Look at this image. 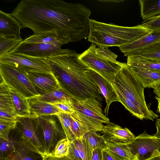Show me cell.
Returning <instances> with one entry per match:
<instances>
[{
  "instance_id": "obj_1",
  "label": "cell",
  "mask_w": 160,
  "mask_h": 160,
  "mask_svg": "<svg viewBox=\"0 0 160 160\" xmlns=\"http://www.w3.org/2000/svg\"><path fill=\"white\" fill-rule=\"evenodd\" d=\"M91 13L82 4L61 0H22L11 13L33 34L55 30L59 37L71 42L88 38Z\"/></svg>"
},
{
  "instance_id": "obj_2",
  "label": "cell",
  "mask_w": 160,
  "mask_h": 160,
  "mask_svg": "<svg viewBox=\"0 0 160 160\" xmlns=\"http://www.w3.org/2000/svg\"><path fill=\"white\" fill-rule=\"evenodd\" d=\"M80 55L69 49L47 59L60 86L75 100L93 98L102 101L101 91L87 75L89 68L79 59Z\"/></svg>"
},
{
  "instance_id": "obj_3",
  "label": "cell",
  "mask_w": 160,
  "mask_h": 160,
  "mask_svg": "<svg viewBox=\"0 0 160 160\" xmlns=\"http://www.w3.org/2000/svg\"><path fill=\"white\" fill-rule=\"evenodd\" d=\"M111 84L118 102L133 115L142 120L154 121L158 117L147 105L144 88L127 63H122Z\"/></svg>"
},
{
  "instance_id": "obj_4",
  "label": "cell",
  "mask_w": 160,
  "mask_h": 160,
  "mask_svg": "<svg viewBox=\"0 0 160 160\" xmlns=\"http://www.w3.org/2000/svg\"><path fill=\"white\" fill-rule=\"evenodd\" d=\"M152 31L142 24L123 27L90 19L88 41L99 47H119L137 40Z\"/></svg>"
},
{
  "instance_id": "obj_5",
  "label": "cell",
  "mask_w": 160,
  "mask_h": 160,
  "mask_svg": "<svg viewBox=\"0 0 160 160\" xmlns=\"http://www.w3.org/2000/svg\"><path fill=\"white\" fill-rule=\"evenodd\" d=\"M117 57L108 48H97L92 43L87 50L80 54L79 59L90 69L111 83L122 67V62L117 60Z\"/></svg>"
},
{
  "instance_id": "obj_6",
  "label": "cell",
  "mask_w": 160,
  "mask_h": 160,
  "mask_svg": "<svg viewBox=\"0 0 160 160\" xmlns=\"http://www.w3.org/2000/svg\"><path fill=\"white\" fill-rule=\"evenodd\" d=\"M15 128L19 145L45 156L37 117H17Z\"/></svg>"
},
{
  "instance_id": "obj_7",
  "label": "cell",
  "mask_w": 160,
  "mask_h": 160,
  "mask_svg": "<svg viewBox=\"0 0 160 160\" xmlns=\"http://www.w3.org/2000/svg\"><path fill=\"white\" fill-rule=\"evenodd\" d=\"M73 104L76 113L89 131L102 132L104 123L110 122L103 113L100 102L93 98L75 100Z\"/></svg>"
},
{
  "instance_id": "obj_8",
  "label": "cell",
  "mask_w": 160,
  "mask_h": 160,
  "mask_svg": "<svg viewBox=\"0 0 160 160\" xmlns=\"http://www.w3.org/2000/svg\"><path fill=\"white\" fill-rule=\"evenodd\" d=\"M1 80L25 98H37L40 95L28 79L25 71L0 63Z\"/></svg>"
},
{
  "instance_id": "obj_9",
  "label": "cell",
  "mask_w": 160,
  "mask_h": 160,
  "mask_svg": "<svg viewBox=\"0 0 160 160\" xmlns=\"http://www.w3.org/2000/svg\"><path fill=\"white\" fill-rule=\"evenodd\" d=\"M37 119L45 156L53 151L58 141L66 137L57 115H42Z\"/></svg>"
},
{
  "instance_id": "obj_10",
  "label": "cell",
  "mask_w": 160,
  "mask_h": 160,
  "mask_svg": "<svg viewBox=\"0 0 160 160\" xmlns=\"http://www.w3.org/2000/svg\"><path fill=\"white\" fill-rule=\"evenodd\" d=\"M0 63L26 72H52L46 58L34 57L14 52H9L0 56Z\"/></svg>"
},
{
  "instance_id": "obj_11",
  "label": "cell",
  "mask_w": 160,
  "mask_h": 160,
  "mask_svg": "<svg viewBox=\"0 0 160 160\" xmlns=\"http://www.w3.org/2000/svg\"><path fill=\"white\" fill-rule=\"evenodd\" d=\"M127 145L136 160H148L160 155V139L146 131Z\"/></svg>"
},
{
  "instance_id": "obj_12",
  "label": "cell",
  "mask_w": 160,
  "mask_h": 160,
  "mask_svg": "<svg viewBox=\"0 0 160 160\" xmlns=\"http://www.w3.org/2000/svg\"><path fill=\"white\" fill-rule=\"evenodd\" d=\"M69 49H62L53 45L42 43H27L22 41L10 52L31 57L47 58L67 52Z\"/></svg>"
},
{
  "instance_id": "obj_13",
  "label": "cell",
  "mask_w": 160,
  "mask_h": 160,
  "mask_svg": "<svg viewBox=\"0 0 160 160\" xmlns=\"http://www.w3.org/2000/svg\"><path fill=\"white\" fill-rule=\"evenodd\" d=\"M26 72L30 82L40 95L61 87L52 72Z\"/></svg>"
},
{
  "instance_id": "obj_14",
  "label": "cell",
  "mask_w": 160,
  "mask_h": 160,
  "mask_svg": "<svg viewBox=\"0 0 160 160\" xmlns=\"http://www.w3.org/2000/svg\"><path fill=\"white\" fill-rule=\"evenodd\" d=\"M86 73L90 79L99 87L105 99L106 105L104 113L107 116L111 104L113 102L119 101L117 94L111 83L100 74L90 69Z\"/></svg>"
},
{
  "instance_id": "obj_15",
  "label": "cell",
  "mask_w": 160,
  "mask_h": 160,
  "mask_svg": "<svg viewBox=\"0 0 160 160\" xmlns=\"http://www.w3.org/2000/svg\"><path fill=\"white\" fill-rule=\"evenodd\" d=\"M102 135L106 141L127 144L135 138L134 134L128 128L109 122L104 125Z\"/></svg>"
},
{
  "instance_id": "obj_16",
  "label": "cell",
  "mask_w": 160,
  "mask_h": 160,
  "mask_svg": "<svg viewBox=\"0 0 160 160\" xmlns=\"http://www.w3.org/2000/svg\"><path fill=\"white\" fill-rule=\"evenodd\" d=\"M160 42V30H152L149 33L128 44L120 47L125 56Z\"/></svg>"
},
{
  "instance_id": "obj_17",
  "label": "cell",
  "mask_w": 160,
  "mask_h": 160,
  "mask_svg": "<svg viewBox=\"0 0 160 160\" xmlns=\"http://www.w3.org/2000/svg\"><path fill=\"white\" fill-rule=\"evenodd\" d=\"M22 27L11 13L0 10V37L22 39L21 30Z\"/></svg>"
},
{
  "instance_id": "obj_18",
  "label": "cell",
  "mask_w": 160,
  "mask_h": 160,
  "mask_svg": "<svg viewBox=\"0 0 160 160\" xmlns=\"http://www.w3.org/2000/svg\"><path fill=\"white\" fill-rule=\"evenodd\" d=\"M27 43H42L61 47L62 45L71 42L70 39L59 37L56 31L33 35L23 40Z\"/></svg>"
},
{
  "instance_id": "obj_19",
  "label": "cell",
  "mask_w": 160,
  "mask_h": 160,
  "mask_svg": "<svg viewBox=\"0 0 160 160\" xmlns=\"http://www.w3.org/2000/svg\"><path fill=\"white\" fill-rule=\"evenodd\" d=\"M127 64L130 67L160 72V59L132 55L127 57Z\"/></svg>"
},
{
  "instance_id": "obj_20",
  "label": "cell",
  "mask_w": 160,
  "mask_h": 160,
  "mask_svg": "<svg viewBox=\"0 0 160 160\" xmlns=\"http://www.w3.org/2000/svg\"><path fill=\"white\" fill-rule=\"evenodd\" d=\"M130 68L144 88L153 89L160 83V72Z\"/></svg>"
},
{
  "instance_id": "obj_21",
  "label": "cell",
  "mask_w": 160,
  "mask_h": 160,
  "mask_svg": "<svg viewBox=\"0 0 160 160\" xmlns=\"http://www.w3.org/2000/svg\"><path fill=\"white\" fill-rule=\"evenodd\" d=\"M32 115L38 117L42 115H57L61 112L52 104L39 100L37 98L28 99Z\"/></svg>"
},
{
  "instance_id": "obj_22",
  "label": "cell",
  "mask_w": 160,
  "mask_h": 160,
  "mask_svg": "<svg viewBox=\"0 0 160 160\" xmlns=\"http://www.w3.org/2000/svg\"><path fill=\"white\" fill-rule=\"evenodd\" d=\"M10 93L17 117L32 116L28 99L10 88Z\"/></svg>"
},
{
  "instance_id": "obj_23",
  "label": "cell",
  "mask_w": 160,
  "mask_h": 160,
  "mask_svg": "<svg viewBox=\"0 0 160 160\" xmlns=\"http://www.w3.org/2000/svg\"><path fill=\"white\" fill-rule=\"evenodd\" d=\"M141 17L146 22L160 16V0H139Z\"/></svg>"
},
{
  "instance_id": "obj_24",
  "label": "cell",
  "mask_w": 160,
  "mask_h": 160,
  "mask_svg": "<svg viewBox=\"0 0 160 160\" xmlns=\"http://www.w3.org/2000/svg\"><path fill=\"white\" fill-rule=\"evenodd\" d=\"M106 149L118 160H136L127 144L106 141Z\"/></svg>"
},
{
  "instance_id": "obj_25",
  "label": "cell",
  "mask_w": 160,
  "mask_h": 160,
  "mask_svg": "<svg viewBox=\"0 0 160 160\" xmlns=\"http://www.w3.org/2000/svg\"><path fill=\"white\" fill-rule=\"evenodd\" d=\"M3 160H43L40 154L19 145L16 149Z\"/></svg>"
},
{
  "instance_id": "obj_26",
  "label": "cell",
  "mask_w": 160,
  "mask_h": 160,
  "mask_svg": "<svg viewBox=\"0 0 160 160\" xmlns=\"http://www.w3.org/2000/svg\"><path fill=\"white\" fill-rule=\"evenodd\" d=\"M1 81L0 109L13 113L16 115L10 93V88L3 81Z\"/></svg>"
},
{
  "instance_id": "obj_27",
  "label": "cell",
  "mask_w": 160,
  "mask_h": 160,
  "mask_svg": "<svg viewBox=\"0 0 160 160\" xmlns=\"http://www.w3.org/2000/svg\"><path fill=\"white\" fill-rule=\"evenodd\" d=\"M39 100L49 103L65 100L74 101L62 88H60L37 98Z\"/></svg>"
},
{
  "instance_id": "obj_28",
  "label": "cell",
  "mask_w": 160,
  "mask_h": 160,
  "mask_svg": "<svg viewBox=\"0 0 160 160\" xmlns=\"http://www.w3.org/2000/svg\"><path fill=\"white\" fill-rule=\"evenodd\" d=\"M95 131H89L84 137L92 151L97 148L102 150L106 148V141L102 135H100Z\"/></svg>"
},
{
  "instance_id": "obj_29",
  "label": "cell",
  "mask_w": 160,
  "mask_h": 160,
  "mask_svg": "<svg viewBox=\"0 0 160 160\" xmlns=\"http://www.w3.org/2000/svg\"><path fill=\"white\" fill-rule=\"evenodd\" d=\"M70 115L71 120L72 140L83 137L86 133L89 131L88 129L76 113Z\"/></svg>"
},
{
  "instance_id": "obj_30",
  "label": "cell",
  "mask_w": 160,
  "mask_h": 160,
  "mask_svg": "<svg viewBox=\"0 0 160 160\" xmlns=\"http://www.w3.org/2000/svg\"><path fill=\"white\" fill-rule=\"evenodd\" d=\"M72 141L82 160H92V151L84 137Z\"/></svg>"
},
{
  "instance_id": "obj_31",
  "label": "cell",
  "mask_w": 160,
  "mask_h": 160,
  "mask_svg": "<svg viewBox=\"0 0 160 160\" xmlns=\"http://www.w3.org/2000/svg\"><path fill=\"white\" fill-rule=\"evenodd\" d=\"M19 146L18 139H10L8 140L0 138L1 160H3L8 156L17 148Z\"/></svg>"
},
{
  "instance_id": "obj_32",
  "label": "cell",
  "mask_w": 160,
  "mask_h": 160,
  "mask_svg": "<svg viewBox=\"0 0 160 160\" xmlns=\"http://www.w3.org/2000/svg\"><path fill=\"white\" fill-rule=\"evenodd\" d=\"M132 55L160 59V42L134 52L129 56Z\"/></svg>"
},
{
  "instance_id": "obj_33",
  "label": "cell",
  "mask_w": 160,
  "mask_h": 160,
  "mask_svg": "<svg viewBox=\"0 0 160 160\" xmlns=\"http://www.w3.org/2000/svg\"><path fill=\"white\" fill-rule=\"evenodd\" d=\"M22 41L16 38L0 37V56L11 52Z\"/></svg>"
},
{
  "instance_id": "obj_34",
  "label": "cell",
  "mask_w": 160,
  "mask_h": 160,
  "mask_svg": "<svg viewBox=\"0 0 160 160\" xmlns=\"http://www.w3.org/2000/svg\"><path fill=\"white\" fill-rule=\"evenodd\" d=\"M70 142V140L67 138L59 140L57 143L53 151L49 155L56 158L68 156Z\"/></svg>"
},
{
  "instance_id": "obj_35",
  "label": "cell",
  "mask_w": 160,
  "mask_h": 160,
  "mask_svg": "<svg viewBox=\"0 0 160 160\" xmlns=\"http://www.w3.org/2000/svg\"><path fill=\"white\" fill-rule=\"evenodd\" d=\"M61 123L66 138L73 140L71 129V120L70 114L60 112L57 115Z\"/></svg>"
},
{
  "instance_id": "obj_36",
  "label": "cell",
  "mask_w": 160,
  "mask_h": 160,
  "mask_svg": "<svg viewBox=\"0 0 160 160\" xmlns=\"http://www.w3.org/2000/svg\"><path fill=\"white\" fill-rule=\"evenodd\" d=\"M16 122L0 120V138L4 140L9 139L10 132L15 128Z\"/></svg>"
},
{
  "instance_id": "obj_37",
  "label": "cell",
  "mask_w": 160,
  "mask_h": 160,
  "mask_svg": "<svg viewBox=\"0 0 160 160\" xmlns=\"http://www.w3.org/2000/svg\"><path fill=\"white\" fill-rule=\"evenodd\" d=\"M74 101L65 100L51 103L55 106L61 112L71 114L75 113Z\"/></svg>"
},
{
  "instance_id": "obj_38",
  "label": "cell",
  "mask_w": 160,
  "mask_h": 160,
  "mask_svg": "<svg viewBox=\"0 0 160 160\" xmlns=\"http://www.w3.org/2000/svg\"><path fill=\"white\" fill-rule=\"evenodd\" d=\"M141 24L151 30H160V16L145 22Z\"/></svg>"
},
{
  "instance_id": "obj_39",
  "label": "cell",
  "mask_w": 160,
  "mask_h": 160,
  "mask_svg": "<svg viewBox=\"0 0 160 160\" xmlns=\"http://www.w3.org/2000/svg\"><path fill=\"white\" fill-rule=\"evenodd\" d=\"M67 156L72 160H82L72 140H70L69 152Z\"/></svg>"
},
{
  "instance_id": "obj_40",
  "label": "cell",
  "mask_w": 160,
  "mask_h": 160,
  "mask_svg": "<svg viewBox=\"0 0 160 160\" xmlns=\"http://www.w3.org/2000/svg\"><path fill=\"white\" fill-rule=\"evenodd\" d=\"M16 116L12 113L0 109V120L16 122Z\"/></svg>"
},
{
  "instance_id": "obj_41",
  "label": "cell",
  "mask_w": 160,
  "mask_h": 160,
  "mask_svg": "<svg viewBox=\"0 0 160 160\" xmlns=\"http://www.w3.org/2000/svg\"><path fill=\"white\" fill-rule=\"evenodd\" d=\"M102 160H118L106 149L102 150Z\"/></svg>"
},
{
  "instance_id": "obj_42",
  "label": "cell",
  "mask_w": 160,
  "mask_h": 160,
  "mask_svg": "<svg viewBox=\"0 0 160 160\" xmlns=\"http://www.w3.org/2000/svg\"><path fill=\"white\" fill-rule=\"evenodd\" d=\"M102 150L100 148H97L93 151L92 160H102Z\"/></svg>"
},
{
  "instance_id": "obj_43",
  "label": "cell",
  "mask_w": 160,
  "mask_h": 160,
  "mask_svg": "<svg viewBox=\"0 0 160 160\" xmlns=\"http://www.w3.org/2000/svg\"><path fill=\"white\" fill-rule=\"evenodd\" d=\"M43 160H72L68 157L64 156L61 158H56L50 155L45 156Z\"/></svg>"
},
{
  "instance_id": "obj_44",
  "label": "cell",
  "mask_w": 160,
  "mask_h": 160,
  "mask_svg": "<svg viewBox=\"0 0 160 160\" xmlns=\"http://www.w3.org/2000/svg\"><path fill=\"white\" fill-rule=\"evenodd\" d=\"M160 115V112H158ZM155 125L157 128V132L154 135L160 139V118H157Z\"/></svg>"
},
{
  "instance_id": "obj_45",
  "label": "cell",
  "mask_w": 160,
  "mask_h": 160,
  "mask_svg": "<svg viewBox=\"0 0 160 160\" xmlns=\"http://www.w3.org/2000/svg\"><path fill=\"white\" fill-rule=\"evenodd\" d=\"M154 93L160 99V83L153 88Z\"/></svg>"
},
{
  "instance_id": "obj_46",
  "label": "cell",
  "mask_w": 160,
  "mask_h": 160,
  "mask_svg": "<svg viewBox=\"0 0 160 160\" xmlns=\"http://www.w3.org/2000/svg\"><path fill=\"white\" fill-rule=\"evenodd\" d=\"M148 160H160V155L154 157Z\"/></svg>"
},
{
  "instance_id": "obj_47",
  "label": "cell",
  "mask_w": 160,
  "mask_h": 160,
  "mask_svg": "<svg viewBox=\"0 0 160 160\" xmlns=\"http://www.w3.org/2000/svg\"><path fill=\"white\" fill-rule=\"evenodd\" d=\"M158 110L159 112H160V105H159V107H158Z\"/></svg>"
}]
</instances>
